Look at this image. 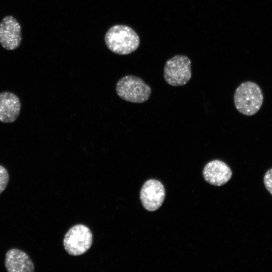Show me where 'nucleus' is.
Here are the masks:
<instances>
[{
	"label": "nucleus",
	"mask_w": 272,
	"mask_h": 272,
	"mask_svg": "<svg viewBox=\"0 0 272 272\" xmlns=\"http://www.w3.org/2000/svg\"><path fill=\"white\" fill-rule=\"evenodd\" d=\"M107 48L112 52L126 55L134 51L139 46V35L131 27L116 25L109 29L105 35Z\"/></svg>",
	"instance_id": "1"
},
{
	"label": "nucleus",
	"mask_w": 272,
	"mask_h": 272,
	"mask_svg": "<svg viewBox=\"0 0 272 272\" xmlns=\"http://www.w3.org/2000/svg\"><path fill=\"white\" fill-rule=\"evenodd\" d=\"M263 96L260 87L255 83L247 81L241 83L234 94L236 109L241 114L252 116L260 109Z\"/></svg>",
	"instance_id": "2"
},
{
	"label": "nucleus",
	"mask_w": 272,
	"mask_h": 272,
	"mask_svg": "<svg viewBox=\"0 0 272 272\" xmlns=\"http://www.w3.org/2000/svg\"><path fill=\"white\" fill-rule=\"evenodd\" d=\"M117 95L122 100L134 103H142L148 100L151 87L141 78L127 75L120 79L115 88Z\"/></svg>",
	"instance_id": "3"
},
{
	"label": "nucleus",
	"mask_w": 272,
	"mask_h": 272,
	"mask_svg": "<svg viewBox=\"0 0 272 272\" xmlns=\"http://www.w3.org/2000/svg\"><path fill=\"white\" fill-rule=\"evenodd\" d=\"M191 77V61L186 56L177 55L166 62L164 78L168 84L174 87L183 86Z\"/></svg>",
	"instance_id": "4"
},
{
	"label": "nucleus",
	"mask_w": 272,
	"mask_h": 272,
	"mask_svg": "<svg viewBox=\"0 0 272 272\" xmlns=\"http://www.w3.org/2000/svg\"><path fill=\"white\" fill-rule=\"evenodd\" d=\"M92 243L90 230L83 225H77L66 233L63 239L66 251L70 255L78 256L87 251Z\"/></svg>",
	"instance_id": "5"
},
{
	"label": "nucleus",
	"mask_w": 272,
	"mask_h": 272,
	"mask_svg": "<svg viewBox=\"0 0 272 272\" xmlns=\"http://www.w3.org/2000/svg\"><path fill=\"white\" fill-rule=\"evenodd\" d=\"M22 41L21 27L12 16L5 17L0 23V44L8 50L18 48Z\"/></svg>",
	"instance_id": "6"
},
{
	"label": "nucleus",
	"mask_w": 272,
	"mask_h": 272,
	"mask_svg": "<svg viewBox=\"0 0 272 272\" xmlns=\"http://www.w3.org/2000/svg\"><path fill=\"white\" fill-rule=\"evenodd\" d=\"M165 196L163 185L156 179L147 180L140 192L141 202L144 208L153 212L158 210L163 203Z\"/></svg>",
	"instance_id": "7"
},
{
	"label": "nucleus",
	"mask_w": 272,
	"mask_h": 272,
	"mask_svg": "<svg viewBox=\"0 0 272 272\" xmlns=\"http://www.w3.org/2000/svg\"><path fill=\"white\" fill-rule=\"evenodd\" d=\"M203 176L209 183L221 186L231 178L232 173L230 167L224 162L214 160L208 163L203 169Z\"/></svg>",
	"instance_id": "8"
},
{
	"label": "nucleus",
	"mask_w": 272,
	"mask_h": 272,
	"mask_svg": "<svg viewBox=\"0 0 272 272\" xmlns=\"http://www.w3.org/2000/svg\"><path fill=\"white\" fill-rule=\"evenodd\" d=\"M5 266L8 272H33L34 264L26 253L17 249L9 250L5 256Z\"/></svg>",
	"instance_id": "9"
},
{
	"label": "nucleus",
	"mask_w": 272,
	"mask_h": 272,
	"mask_svg": "<svg viewBox=\"0 0 272 272\" xmlns=\"http://www.w3.org/2000/svg\"><path fill=\"white\" fill-rule=\"evenodd\" d=\"M21 103L19 97L8 91L0 93V121L12 123L20 113Z\"/></svg>",
	"instance_id": "10"
},
{
	"label": "nucleus",
	"mask_w": 272,
	"mask_h": 272,
	"mask_svg": "<svg viewBox=\"0 0 272 272\" xmlns=\"http://www.w3.org/2000/svg\"><path fill=\"white\" fill-rule=\"evenodd\" d=\"M9 181V175L6 168L0 165V194L7 187Z\"/></svg>",
	"instance_id": "11"
},
{
	"label": "nucleus",
	"mask_w": 272,
	"mask_h": 272,
	"mask_svg": "<svg viewBox=\"0 0 272 272\" xmlns=\"http://www.w3.org/2000/svg\"><path fill=\"white\" fill-rule=\"evenodd\" d=\"M263 182L266 189L272 195V168L268 170L265 173Z\"/></svg>",
	"instance_id": "12"
}]
</instances>
